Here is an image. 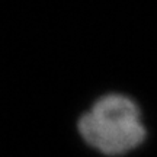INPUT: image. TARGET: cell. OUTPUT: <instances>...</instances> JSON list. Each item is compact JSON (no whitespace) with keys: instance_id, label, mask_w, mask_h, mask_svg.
I'll return each instance as SVG.
<instances>
[{"instance_id":"obj_1","label":"cell","mask_w":157,"mask_h":157,"mask_svg":"<svg viewBox=\"0 0 157 157\" xmlns=\"http://www.w3.org/2000/svg\"><path fill=\"white\" fill-rule=\"evenodd\" d=\"M77 128L90 147L106 156L125 154L147 137L138 103L121 93L99 98L80 117Z\"/></svg>"}]
</instances>
